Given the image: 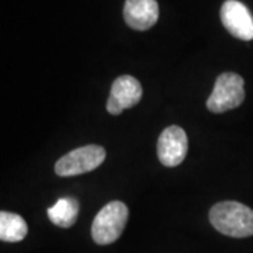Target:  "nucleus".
Instances as JSON below:
<instances>
[{
    "label": "nucleus",
    "mask_w": 253,
    "mask_h": 253,
    "mask_svg": "<svg viewBox=\"0 0 253 253\" xmlns=\"http://www.w3.org/2000/svg\"><path fill=\"white\" fill-rule=\"evenodd\" d=\"M244 78L234 72L219 75L214 84V90L207 100V109L211 113L221 114L239 107L245 100Z\"/></svg>",
    "instance_id": "obj_3"
},
{
    "label": "nucleus",
    "mask_w": 253,
    "mask_h": 253,
    "mask_svg": "<svg viewBox=\"0 0 253 253\" xmlns=\"http://www.w3.org/2000/svg\"><path fill=\"white\" fill-rule=\"evenodd\" d=\"M142 86L131 75L120 76L113 82L109 100L107 111L113 116H120L124 110L131 109L141 101Z\"/></svg>",
    "instance_id": "obj_6"
},
{
    "label": "nucleus",
    "mask_w": 253,
    "mask_h": 253,
    "mask_svg": "<svg viewBox=\"0 0 253 253\" xmlns=\"http://www.w3.org/2000/svg\"><path fill=\"white\" fill-rule=\"evenodd\" d=\"M221 21L231 36L242 41L253 40V17L244 3L226 0L221 7Z\"/></svg>",
    "instance_id": "obj_7"
},
{
    "label": "nucleus",
    "mask_w": 253,
    "mask_h": 253,
    "mask_svg": "<svg viewBox=\"0 0 253 253\" xmlns=\"http://www.w3.org/2000/svg\"><path fill=\"white\" fill-rule=\"evenodd\" d=\"M128 221V207L121 201H111L101 208L91 225V238L97 245H110L121 236Z\"/></svg>",
    "instance_id": "obj_2"
},
{
    "label": "nucleus",
    "mask_w": 253,
    "mask_h": 253,
    "mask_svg": "<svg viewBox=\"0 0 253 253\" xmlns=\"http://www.w3.org/2000/svg\"><path fill=\"white\" fill-rule=\"evenodd\" d=\"M27 232L28 226L24 218L7 211L0 212V239L3 242H20Z\"/></svg>",
    "instance_id": "obj_10"
},
{
    "label": "nucleus",
    "mask_w": 253,
    "mask_h": 253,
    "mask_svg": "<svg viewBox=\"0 0 253 253\" xmlns=\"http://www.w3.org/2000/svg\"><path fill=\"white\" fill-rule=\"evenodd\" d=\"M78 214H79V203L72 197L59 199L55 203V206L48 208V218L51 219V222L62 228L72 226L78 219Z\"/></svg>",
    "instance_id": "obj_9"
},
{
    "label": "nucleus",
    "mask_w": 253,
    "mask_h": 253,
    "mask_svg": "<svg viewBox=\"0 0 253 253\" xmlns=\"http://www.w3.org/2000/svg\"><path fill=\"white\" fill-rule=\"evenodd\" d=\"M189 149V141L184 129L177 126H168L158 139V158L166 168L180 165Z\"/></svg>",
    "instance_id": "obj_5"
},
{
    "label": "nucleus",
    "mask_w": 253,
    "mask_h": 253,
    "mask_svg": "<svg viewBox=\"0 0 253 253\" xmlns=\"http://www.w3.org/2000/svg\"><path fill=\"white\" fill-rule=\"evenodd\" d=\"M106 159V151L100 145H86L73 149L55 163V173L61 177H71L97 169Z\"/></svg>",
    "instance_id": "obj_4"
},
{
    "label": "nucleus",
    "mask_w": 253,
    "mask_h": 253,
    "mask_svg": "<svg viewBox=\"0 0 253 253\" xmlns=\"http://www.w3.org/2000/svg\"><path fill=\"white\" fill-rule=\"evenodd\" d=\"M159 18V4L156 0H126L124 20L126 26L136 31H146Z\"/></svg>",
    "instance_id": "obj_8"
},
{
    "label": "nucleus",
    "mask_w": 253,
    "mask_h": 253,
    "mask_svg": "<svg viewBox=\"0 0 253 253\" xmlns=\"http://www.w3.org/2000/svg\"><path fill=\"white\" fill-rule=\"evenodd\" d=\"M210 222L218 232L232 238L253 235V210L238 201H222L210 210Z\"/></svg>",
    "instance_id": "obj_1"
}]
</instances>
